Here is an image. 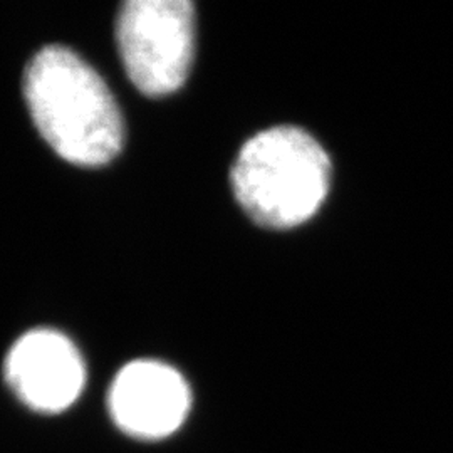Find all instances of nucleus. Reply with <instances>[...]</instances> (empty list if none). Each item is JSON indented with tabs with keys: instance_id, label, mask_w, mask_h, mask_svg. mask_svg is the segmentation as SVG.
<instances>
[{
	"instance_id": "nucleus-2",
	"label": "nucleus",
	"mask_w": 453,
	"mask_h": 453,
	"mask_svg": "<svg viewBox=\"0 0 453 453\" xmlns=\"http://www.w3.org/2000/svg\"><path fill=\"white\" fill-rule=\"evenodd\" d=\"M331 187V162L321 143L297 127L254 134L232 168V188L259 226L286 230L303 226L323 207Z\"/></svg>"
},
{
	"instance_id": "nucleus-1",
	"label": "nucleus",
	"mask_w": 453,
	"mask_h": 453,
	"mask_svg": "<svg viewBox=\"0 0 453 453\" xmlns=\"http://www.w3.org/2000/svg\"><path fill=\"white\" fill-rule=\"evenodd\" d=\"M24 96L42 138L65 162L101 166L123 146V119L111 91L71 49L39 50L24 74Z\"/></svg>"
},
{
	"instance_id": "nucleus-4",
	"label": "nucleus",
	"mask_w": 453,
	"mask_h": 453,
	"mask_svg": "<svg viewBox=\"0 0 453 453\" xmlns=\"http://www.w3.org/2000/svg\"><path fill=\"white\" fill-rule=\"evenodd\" d=\"M5 378L17 396L37 411L58 413L81 395V355L65 334L35 329L24 334L5 359Z\"/></svg>"
},
{
	"instance_id": "nucleus-5",
	"label": "nucleus",
	"mask_w": 453,
	"mask_h": 453,
	"mask_svg": "<svg viewBox=\"0 0 453 453\" xmlns=\"http://www.w3.org/2000/svg\"><path fill=\"white\" fill-rule=\"evenodd\" d=\"M116 425L133 437H168L190 410V389L177 370L160 361H133L116 374L110 389Z\"/></svg>"
},
{
	"instance_id": "nucleus-3",
	"label": "nucleus",
	"mask_w": 453,
	"mask_h": 453,
	"mask_svg": "<svg viewBox=\"0 0 453 453\" xmlns=\"http://www.w3.org/2000/svg\"><path fill=\"white\" fill-rule=\"evenodd\" d=\"M116 39L131 82L146 96L172 95L194 61V4L130 0L118 14Z\"/></svg>"
}]
</instances>
